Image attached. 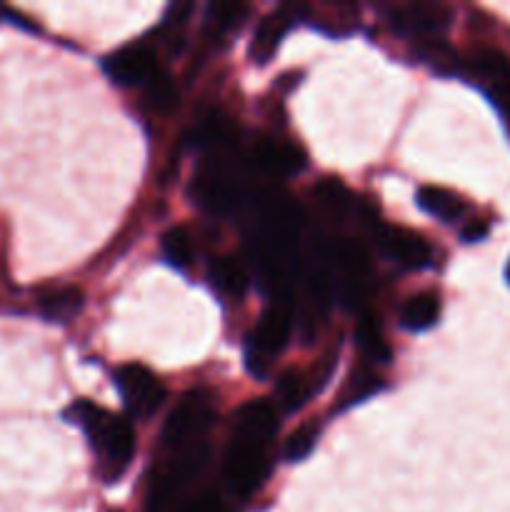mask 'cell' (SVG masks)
Returning <instances> with one entry per match:
<instances>
[{
	"mask_svg": "<svg viewBox=\"0 0 510 512\" xmlns=\"http://www.w3.org/2000/svg\"><path fill=\"white\" fill-rule=\"evenodd\" d=\"M300 18H305V5H283V8L265 15L258 23V28H255L253 40H250V60L258 65L268 63V60L278 53L280 43H283V38L288 35V30L293 28Z\"/></svg>",
	"mask_w": 510,
	"mask_h": 512,
	"instance_id": "8fae6325",
	"label": "cell"
},
{
	"mask_svg": "<svg viewBox=\"0 0 510 512\" xmlns=\"http://www.w3.org/2000/svg\"><path fill=\"white\" fill-rule=\"evenodd\" d=\"M355 340H358L360 350H363L370 360L388 363L390 350L383 340V330H380L378 318H373V315H365V318L358 323V330H355Z\"/></svg>",
	"mask_w": 510,
	"mask_h": 512,
	"instance_id": "cb8c5ba5",
	"label": "cell"
},
{
	"mask_svg": "<svg viewBox=\"0 0 510 512\" xmlns=\"http://www.w3.org/2000/svg\"><path fill=\"white\" fill-rule=\"evenodd\" d=\"M278 433V413L268 400H250L240 405L233 415V440L268 448Z\"/></svg>",
	"mask_w": 510,
	"mask_h": 512,
	"instance_id": "7c38bea8",
	"label": "cell"
},
{
	"mask_svg": "<svg viewBox=\"0 0 510 512\" xmlns=\"http://www.w3.org/2000/svg\"><path fill=\"white\" fill-rule=\"evenodd\" d=\"M415 200H418V205L425 213L433 215L440 223H455L468 210V205H465V200L458 193L440 188V185H420Z\"/></svg>",
	"mask_w": 510,
	"mask_h": 512,
	"instance_id": "9a60e30c",
	"label": "cell"
},
{
	"mask_svg": "<svg viewBox=\"0 0 510 512\" xmlns=\"http://www.w3.org/2000/svg\"><path fill=\"white\" fill-rule=\"evenodd\" d=\"M318 438H320L318 423L300 425V428L285 440V448H283L285 460H288V463H300V460H305L310 453H313L315 445H318Z\"/></svg>",
	"mask_w": 510,
	"mask_h": 512,
	"instance_id": "d4e9b609",
	"label": "cell"
},
{
	"mask_svg": "<svg viewBox=\"0 0 510 512\" xmlns=\"http://www.w3.org/2000/svg\"><path fill=\"white\" fill-rule=\"evenodd\" d=\"M313 393V383H310V378H305L300 370H285V373H280L278 380H275V403H278L285 413H295V410L303 408Z\"/></svg>",
	"mask_w": 510,
	"mask_h": 512,
	"instance_id": "ac0fdd59",
	"label": "cell"
},
{
	"mask_svg": "<svg viewBox=\"0 0 510 512\" xmlns=\"http://www.w3.org/2000/svg\"><path fill=\"white\" fill-rule=\"evenodd\" d=\"M315 200L330 218H345L355 208V200L350 190L338 178H323L313 188Z\"/></svg>",
	"mask_w": 510,
	"mask_h": 512,
	"instance_id": "ffe728a7",
	"label": "cell"
},
{
	"mask_svg": "<svg viewBox=\"0 0 510 512\" xmlns=\"http://www.w3.org/2000/svg\"><path fill=\"white\" fill-rule=\"evenodd\" d=\"M115 388H118L120 398H123L125 408L133 418L148 420L163 408L165 388L145 365L128 363L115 368L113 373Z\"/></svg>",
	"mask_w": 510,
	"mask_h": 512,
	"instance_id": "8992f818",
	"label": "cell"
},
{
	"mask_svg": "<svg viewBox=\"0 0 510 512\" xmlns=\"http://www.w3.org/2000/svg\"><path fill=\"white\" fill-rule=\"evenodd\" d=\"M253 165L270 178H290L305 168V153L300 145L278 138H258L253 145Z\"/></svg>",
	"mask_w": 510,
	"mask_h": 512,
	"instance_id": "4fadbf2b",
	"label": "cell"
},
{
	"mask_svg": "<svg viewBox=\"0 0 510 512\" xmlns=\"http://www.w3.org/2000/svg\"><path fill=\"white\" fill-rule=\"evenodd\" d=\"M270 475L268 448L243 443V440H230L223 460V480L225 488L233 498L245 500L258 493Z\"/></svg>",
	"mask_w": 510,
	"mask_h": 512,
	"instance_id": "3957f363",
	"label": "cell"
},
{
	"mask_svg": "<svg viewBox=\"0 0 510 512\" xmlns=\"http://www.w3.org/2000/svg\"><path fill=\"white\" fill-rule=\"evenodd\" d=\"M190 195L203 210L213 215H228L240 205V183L230 170L220 165H205L190 185Z\"/></svg>",
	"mask_w": 510,
	"mask_h": 512,
	"instance_id": "52a82bcc",
	"label": "cell"
},
{
	"mask_svg": "<svg viewBox=\"0 0 510 512\" xmlns=\"http://www.w3.org/2000/svg\"><path fill=\"white\" fill-rule=\"evenodd\" d=\"M103 70L115 85L135 88V85H145L158 73V60H155V53L148 45L135 43L105 55Z\"/></svg>",
	"mask_w": 510,
	"mask_h": 512,
	"instance_id": "30bf717a",
	"label": "cell"
},
{
	"mask_svg": "<svg viewBox=\"0 0 510 512\" xmlns=\"http://www.w3.org/2000/svg\"><path fill=\"white\" fill-rule=\"evenodd\" d=\"M485 235H488V223L485 220H470L463 233H460V238H463V243H478Z\"/></svg>",
	"mask_w": 510,
	"mask_h": 512,
	"instance_id": "4316f807",
	"label": "cell"
},
{
	"mask_svg": "<svg viewBox=\"0 0 510 512\" xmlns=\"http://www.w3.org/2000/svg\"><path fill=\"white\" fill-rule=\"evenodd\" d=\"M248 5L245 3H213L208 8V23L213 25L218 33H230L243 25L248 18Z\"/></svg>",
	"mask_w": 510,
	"mask_h": 512,
	"instance_id": "484cf974",
	"label": "cell"
},
{
	"mask_svg": "<svg viewBox=\"0 0 510 512\" xmlns=\"http://www.w3.org/2000/svg\"><path fill=\"white\" fill-rule=\"evenodd\" d=\"M0 13H3V8H0Z\"/></svg>",
	"mask_w": 510,
	"mask_h": 512,
	"instance_id": "f546056e",
	"label": "cell"
},
{
	"mask_svg": "<svg viewBox=\"0 0 510 512\" xmlns=\"http://www.w3.org/2000/svg\"><path fill=\"white\" fill-rule=\"evenodd\" d=\"M505 278H508V283H510V263H508V270H505Z\"/></svg>",
	"mask_w": 510,
	"mask_h": 512,
	"instance_id": "f1b7e54d",
	"label": "cell"
},
{
	"mask_svg": "<svg viewBox=\"0 0 510 512\" xmlns=\"http://www.w3.org/2000/svg\"><path fill=\"white\" fill-rule=\"evenodd\" d=\"M83 303V290L73 288V285H65V288L45 290L38 298V310L43 318L53 320V323H70L83 310Z\"/></svg>",
	"mask_w": 510,
	"mask_h": 512,
	"instance_id": "e0dca14e",
	"label": "cell"
},
{
	"mask_svg": "<svg viewBox=\"0 0 510 512\" xmlns=\"http://www.w3.org/2000/svg\"><path fill=\"white\" fill-rule=\"evenodd\" d=\"M440 320V298L430 290L410 295L400 308V325L410 333H425Z\"/></svg>",
	"mask_w": 510,
	"mask_h": 512,
	"instance_id": "2e32d148",
	"label": "cell"
},
{
	"mask_svg": "<svg viewBox=\"0 0 510 512\" xmlns=\"http://www.w3.org/2000/svg\"><path fill=\"white\" fill-rule=\"evenodd\" d=\"M180 512H228V510L223 508V503H220L218 498H213V495H203V498L190 503L188 508H183Z\"/></svg>",
	"mask_w": 510,
	"mask_h": 512,
	"instance_id": "83f0119b",
	"label": "cell"
},
{
	"mask_svg": "<svg viewBox=\"0 0 510 512\" xmlns=\"http://www.w3.org/2000/svg\"><path fill=\"white\" fill-rule=\"evenodd\" d=\"M208 280L213 285V290H218L228 300L243 298L250 285L248 268L238 258H233V255H223V258L213 260V265L208 270Z\"/></svg>",
	"mask_w": 510,
	"mask_h": 512,
	"instance_id": "5bb4252c",
	"label": "cell"
},
{
	"mask_svg": "<svg viewBox=\"0 0 510 512\" xmlns=\"http://www.w3.org/2000/svg\"><path fill=\"white\" fill-rule=\"evenodd\" d=\"M380 250L405 270H425L433 265V248L420 233L398 225H373Z\"/></svg>",
	"mask_w": 510,
	"mask_h": 512,
	"instance_id": "9c48e42d",
	"label": "cell"
},
{
	"mask_svg": "<svg viewBox=\"0 0 510 512\" xmlns=\"http://www.w3.org/2000/svg\"><path fill=\"white\" fill-rule=\"evenodd\" d=\"M213 400L208 393H188L180 400L178 408L168 415L163 425V445L170 453L178 450L193 448V445L203 443L205 433L213 425Z\"/></svg>",
	"mask_w": 510,
	"mask_h": 512,
	"instance_id": "277c9868",
	"label": "cell"
},
{
	"mask_svg": "<svg viewBox=\"0 0 510 512\" xmlns=\"http://www.w3.org/2000/svg\"><path fill=\"white\" fill-rule=\"evenodd\" d=\"M68 420L83 428L90 450L98 463V475L105 483H115L128 470L135 455V430L128 420L100 405L78 400L68 410Z\"/></svg>",
	"mask_w": 510,
	"mask_h": 512,
	"instance_id": "6da1fadb",
	"label": "cell"
},
{
	"mask_svg": "<svg viewBox=\"0 0 510 512\" xmlns=\"http://www.w3.org/2000/svg\"><path fill=\"white\" fill-rule=\"evenodd\" d=\"M450 10L440 3H410L388 10V23L403 38L435 40L450 28Z\"/></svg>",
	"mask_w": 510,
	"mask_h": 512,
	"instance_id": "ba28073f",
	"label": "cell"
},
{
	"mask_svg": "<svg viewBox=\"0 0 510 512\" xmlns=\"http://www.w3.org/2000/svg\"><path fill=\"white\" fill-rule=\"evenodd\" d=\"M383 388H385L383 378H380V375H375L373 370H365V368L355 370V373L348 378V383H345L343 393H340L338 403H335V410H338V413H343V410H348V408H353V405H360L363 400H368L370 395L380 393Z\"/></svg>",
	"mask_w": 510,
	"mask_h": 512,
	"instance_id": "d6986e66",
	"label": "cell"
},
{
	"mask_svg": "<svg viewBox=\"0 0 510 512\" xmlns=\"http://www.w3.org/2000/svg\"><path fill=\"white\" fill-rule=\"evenodd\" d=\"M160 253H163L165 263L178 270H185L193 263V238H190L185 228H170L168 233H163V240H160Z\"/></svg>",
	"mask_w": 510,
	"mask_h": 512,
	"instance_id": "603a6c76",
	"label": "cell"
},
{
	"mask_svg": "<svg viewBox=\"0 0 510 512\" xmlns=\"http://www.w3.org/2000/svg\"><path fill=\"white\" fill-rule=\"evenodd\" d=\"M143 90L150 110H155V113L168 115L178 108V85H175V80L170 78L168 73H163V70H158V73L143 85Z\"/></svg>",
	"mask_w": 510,
	"mask_h": 512,
	"instance_id": "7402d4cb",
	"label": "cell"
},
{
	"mask_svg": "<svg viewBox=\"0 0 510 512\" xmlns=\"http://www.w3.org/2000/svg\"><path fill=\"white\" fill-rule=\"evenodd\" d=\"M290 333H293V315L288 308L273 305L260 315L258 325L248 335V348H245V365L255 378L263 380L270 373V363L275 355L283 353Z\"/></svg>",
	"mask_w": 510,
	"mask_h": 512,
	"instance_id": "7a4b0ae2",
	"label": "cell"
},
{
	"mask_svg": "<svg viewBox=\"0 0 510 512\" xmlns=\"http://www.w3.org/2000/svg\"><path fill=\"white\" fill-rule=\"evenodd\" d=\"M463 75L488 95L500 118L510 125V60L500 50H475L463 60Z\"/></svg>",
	"mask_w": 510,
	"mask_h": 512,
	"instance_id": "5b68a950",
	"label": "cell"
},
{
	"mask_svg": "<svg viewBox=\"0 0 510 512\" xmlns=\"http://www.w3.org/2000/svg\"><path fill=\"white\" fill-rule=\"evenodd\" d=\"M418 60L420 63L430 65V70L440 75H455V73H463V60L458 58L453 48L443 40H423L418 48Z\"/></svg>",
	"mask_w": 510,
	"mask_h": 512,
	"instance_id": "44dd1931",
	"label": "cell"
}]
</instances>
